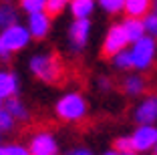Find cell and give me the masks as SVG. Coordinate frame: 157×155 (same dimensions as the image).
Returning <instances> with one entry per match:
<instances>
[{
    "label": "cell",
    "mask_w": 157,
    "mask_h": 155,
    "mask_svg": "<svg viewBox=\"0 0 157 155\" xmlns=\"http://www.w3.org/2000/svg\"><path fill=\"white\" fill-rule=\"evenodd\" d=\"M0 143H2V131H0Z\"/></svg>",
    "instance_id": "obj_35"
},
{
    "label": "cell",
    "mask_w": 157,
    "mask_h": 155,
    "mask_svg": "<svg viewBox=\"0 0 157 155\" xmlns=\"http://www.w3.org/2000/svg\"><path fill=\"white\" fill-rule=\"evenodd\" d=\"M52 16L48 12H36V14H28V20H26V26L30 30L34 41H42V38L48 37L51 32V24H52Z\"/></svg>",
    "instance_id": "obj_10"
},
{
    "label": "cell",
    "mask_w": 157,
    "mask_h": 155,
    "mask_svg": "<svg viewBox=\"0 0 157 155\" xmlns=\"http://www.w3.org/2000/svg\"><path fill=\"white\" fill-rule=\"evenodd\" d=\"M0 2H12V0H0Z\"/></svg>",
    "instance_id": "obj_32"
},
{
    "label": "cell",
    "mask_w": 157,
    "mask_h": 155,
    "mask_svg": "<svg viewBox=\"0 0 157 155\" xmlns=\"http://www.w3.org/2000/svg\"><path fill=\"white\" fill-rule=\"evenodd\" d=\"M91 18H73L67 30V42L73 52H83L91 38Z\"/></svg>",
    "instance_id": "obj_4"
},
{
    "label": "cell",
    "mask_w": 157,
    "mask_h": 155,
    "mask_svg": "<svg viewBox=\"0 0 157 155\" xmlns=\"http://www.w3.org/2000/svg\"><path fill=\"white\" fill-rule=\"evenodd\" d=\"M0 109H2V107H0Z\"/></svg>",
    "instance_id": "obj_37"
},
{
    "label": "cell",
    "mask_w": 157,
    "mask_h": 155,
    "mask_svg": "<svg viewBox=\"0 0 157 155\" xmlns=\"http://www.w3.org/2000/svg\"><path fill=\"white\" fill-rule=\"evenodd\" d=\"M10 56H12V50H10L8 46L2 42V38H0V60H8Z\"/></svg>",
    "instance_id": "obj_26"
},
{
    "label": "cell",
    "mask_w": 157,
    "mask_h": 155,
    "mask_svg": "<svg viewBox=\"0 0 157 155\" xmlns=\"http://www.w3.org/2000/svg\"><path fill=\"white\" fill-rule=\"evenodd\" d=\"M123 91L127 97H141L145 91H147V81L139 73L135 75H127L123 79Z\"/></svg>",
    "instance_id": "obj_12"
},
{
    "label": "cell",
    "mask_w": 157,
    "mask_h": 155,
    "mask_svg": "<svg viewBox=\"0 0 157 155\" xmlns=\"http://www.w3.org/2000/svg\"><path fill=\"white\" fill-rule=\"evenodd\" d=\"M121 24H123V28H125V32H127V38H129L131 45H133V42H137L139 38L145 37L143 18H133V16H127V18H125Z\"/></svg>",
    "instance_id": "obj_15"
},
{
    "label": "cell",
    "mask_w": 157,
    "mask_h": 155,
    "mask_svg": "<svg viewBox=\"0 0 157 155\" xmlns=\"http://www.w3.org/2000/svg\"><path fill=\"white\" fill-rule=\"evenodd\" d=\"M113 147H115L117 151H121V153H135V147H133V139H131V135H127V137H117L115 143H113Z\"/></svg>",
    "instance_id": "obj_24"
},
{
    "label": "cell",
    "mask_w": 157,
    "mask_h": 155,
    "mask_svg": "<svg viewBox=\"0 0 157 155\" xmlns=\"http://www.w3.org/2000/svg\"><path fill=\"white\" fill-rule=\"evenodd\" d=\"M2 107H4V109L8 111L16 121H28V117H30L26 103H24L20 97H10V99H6Z\"/></svg>",
    "instance_id": "obj_14"
},
{
    "label": "cell",
    "mask_w": 157,
    "mask_h": 155,
    "mask_svg": "<svg viewBox=\"0 0 157 155\" xmlns=\"http://www.w3.org/2000/svg\"><path fill=\"white\" fill-rule=\"evenodd\" d=\"M97 6H101L107 14H119L125 10V0H97Z\"/></svg>",
    "instance_id": "obj_20"
},
{
    "label": "cell",
    "mask_w": 157,
    "mask_h": 155,
    "mask_svg": "<svg viewBox=\"0 0 157 155\" xmlns=\"http://www.w3.org/2000/svg\"><path fill=\"white\" fill-rule=\"evenodd\" d=\"M121 155H135V153H121Z\"/></svg>",
    "instance_id": "obj_34"
},
{
    "label": "cell",
    "mask_w": 157,
    "mask_h": 155,
    "mask_svg": "<svg viewBox=\"0 0 157 155\" xmlns=\"http://www.w3.org/2000/svg\"><path fill=\"white\" fill-rule=\"evenodd\" d=\"M20 93V79L16 73L8 68H0V99L6 101L10 97H18Z\"/></svg>",
    "instance_id": "obj_11"
},
{
    "label": "cell",
    "mask_w": 157,
    "mask_h": 155,
    "mask_svg": "<svg viewBox=\"0 0 157 155\" xmlns=\"http://www.w3.org/2000/svg\"><path fill=\"white\" fill-rule=\"evenodd\" d=\"M18 8L12 2H0V30H6V28L18 24Z\"/></svg>",
    "instance_id": "obj_16"
},
{
    "label": "cell",
    "mask_w": 157,
    "mask_h": 155,
    "mask_svg": "<svg viewBox=\"0 0 157 155\" xmlns=\"http://www.w3.org/2000/svg\"><path fill=\"white\" fill-rule=\"evenodd\" d=\"M111 79H107V77H101L99 79V89H101V91H111Z\"/></svg>",
    "instance_id": "obj_27"
},
{
    "label": "cell",
    "mask_w": 157,
    "mask_h": 155,
    "mask_svg": "<svg viewBox=\"0 0 157 155\" xmlns=\"http://www.w3.org/2000/svg\"><path fill=\"white\" fill-rule=\"evenodd\" d=\"M71 2L73 0H48L46 2V12L51 16H59V14H63L71 6Z\"/></svg>",
    "instance_id": "obj_21"
},
{
    "label": "cell",
    "mask_w": 157,
    "mask_h": 155,
    "mask_svg": "<svg viewBox=\"0 0 157 155\" xmlns=\"http://www.w3.org/2000/svg\"><path fill=\"white\" fill-rule=\"evenodd\" d=\"M131 139H133L135 151H139V153L153 151V147L157 145V127L155 125H139L131 133Z\"/></svg>",
    "instance_id": "obj_9"
},
{
    "label": "cell",
    "mask_w": 157,
    "mask_h": 155,
    "mask_svg": "<svg viewBox=\"0 0 157 155\" xmlns=\"http://www.w3.org/2000/svg\"><path fill=\"white\" fill-rule=\"evenodd\" d=\"M127 45H131L129 38H127V32H125L123 24L117 22L111 24L109 30H107V37L103 41V55L105 56H115L117 52L127 48Z\"/></svg>",
    "instance_id": "obj_6"
},
{
    "label": "cell",
    "mask_w": 157,
    "mask_h": 155,
    "mask_svg": "<svg viewBox=\"0 0 157 155\" xmlns=\"http://www.w3.org/2000/svg\"><path fill=\"white\" fill-rule=\"evenodd\" d=\"M0 38H2V42H4L12 52H18V50L26 48V46L30 45L33 34H30L28 26H24V24L18 22V24H14V26H10V28L0 32Z\"/></svg>",
    "instance_id": "obj_5"
},
{
    "label": "cell",
    "mask_w": 157,
    "mask_h": 155,
    "mask_svg": "<svg viewBox=\"0 0 157 155\" xmlns=\"http://www.w3.org/2000/svg\"><path fill=\"white\" fill-rule=\"evenodd\" d=\"M131 56H133V68L137 73L149 71V68L153 67V63H155V56H157L155 38L145 34L143 38H139L137 42H133V46H131Z\"/></svg>",
    "instance_id": "obj_3"
},
{
    "label": "cell",
    "mask_w": 157,
    "mask_h": 155,
    "mask_svg": "<svg viewBox=\"0 0 157 155\" xmlns=\"http://www.w3.org/2000/svg\"><path fill=\"white\" fill-rule=\"evenodd\" d=\"M46 2L48 0H20L18 8L24 14H36V12H44L46 10Z\"/></svg>",
    "instance_id": "obj_19"
},
{
    "label": "cell",
    "mask_w": 157,
    "mask_h": 155,
    "mask_svg": "<svg viewBox=\"0 0 157 155\" xmlns=\"http://www.w3.org/2000/svg\"><path fill=\"white\" fill-rule=\"evenodd\" d=\"M103 155H121V151H117L115 147H113V149H109V151H105V153Z\"/></svg>",
    "instance_id": "obj_29"
},
{
    "label": "cell",
    "mask_w": 157,
    "mask_h": 155,
    "mask_svg": "<svg viewBox=\"0 0 157 155\" xmlns=\"http://www.w3.org/2000/svg\"><path fill=\"white\" fill-rule=\"evenodd\" d=\"M153 155H157V145H155V147H153Z\"/></svg>",
    "instance_id": "obj_31"
},
{
    "label": "cell",
    "mask_w": 157,
    "mask_h": 155,
    "mask_svg": "<svg viewBox=\"0 0 157 155\" xmlns=\"http://www.w3.org/2000/svg\"><path fill=\"white\" fill-rule=\"evenodd\" d=\"M28 71L42 83H59L63 79V63L52 52H36L28 59Z\"/></svg>",
    "instance_id": "obj_1"
},
{
    "label": "cell",
    "mask_w": 157,
    "mask_h": 155,
    "mask_svg": "<svg viewBox=\"0 0 157 155\" xmlns=\"http://www.w3.org/2000/svg\"><path fill=\"white\" fill-rule=\"evenodd\" d=\"M0 155H8V153H6V147H4V145H0Z\"/></svg>",
    "instance_id": "obj_30"
},
{
    "label": "cell",
    "mask_w": 157,
    "mask_h": 155,
    "mask_svg": "<svg viewBox=\"0 0 157 155\" xmlns=\"http://www.w3.org/2000/svg\"><path fill=\"white\" fill-rule=\"evenodd\" d=\"M143 24H145V34L153 37L157 41V12L151 10L147 16H143Z\"/></svg>",
    "instance_id": "obj_22"
},
{
    "label": "cell",
    "mask_w": 157,
    "mask_h": 155,
    "mask_svg": "<svg viewBox=\"0 0 157 155\" xmlns=\"http://www.w3.org/2000/svg\"><path fill=\"white\" fill-rule=\"evenodd\" d=\"M55 113L60 121L67 123H78L89 113V103L78 91H69L55 103Z\"/></svg>",
    "instance_id": "obj_2"
},
{
    "label": "cell",
    "mask_w": 157,
    "mask_h": 155,
    "mask_svg": "<svg viewBox=\"0 0 157 155\" xmlns=\"http://www.w3.org/2000/svg\"><path fill=\"white\" fill-rule=\"evenodd\" d=\"M6 147V153L8 155H30V149L28 145H20V143H8Z\"/></svg>",
    "instance_id": "obj_25"
},
{
    "label": "cell",
    "mask_w": 157,
    "mask_h": 155,
    "mask_svg": "<svg viewBox=\"0 0 157 155\" xmlns=\"http://www.w3.org/2000/svg\"><path fill=\"white\" fill-rule=\"evenodd\" d=\"M30 155H59V141L48 131H36L28 139Z\"/></svg>",
    "instance_id": "obj_7"
},
{
    "label": "cell",
    "mask_w": 157,
    "mask_h": 155,
    "mask_svg": "<svg viewBox=\"0 0 157 155\" xmlns=\"http://www.w3.org/2000/svg\"><path fill=\"white\" fill-rule=\"evenodd\" d=\"M2 105H4V101H2V99H0V107H2Z\"/></svg>",
    "instance_id": "obj_33"
},
{
    "label": "cell",
    "mask_w": 157,
    "mask_h": 155,
    "mask_svg": "<svg viewBox=\"0 0 157 155\" xmlns=\"http://www.w3.org/2000/svg\"><path fill=\"white\" fill-rule=\"evenodd\" d=\"M113 67L117 71H131L133 68V56H131V48H125L121 52H117L115 56H111Z\"/></svg>",
    "instance_id": "obj_18"
},
{
    "label": "cell",
    "mask_w": 157,
    "mask_h": 155,
    "mask_svg": "<svg viewBox=\"0 0 157 155\" xmlns=\"http://www.w3.org/2000/svg\"><path fill=\"white\" fill-rule=\"evenodd\" d=\"M14 127H16V119H14L12 115L2 107V109H0V131L8 133V131H12Z\"/></svg>",
    "instance_id": "obj_23"
},
{
    "label": "cell",
    "mask_w": 157,
    "mask_h": 155,
    "mask_svg": "<svg viewBox=\"0 0 157 155\" xmlns=\"http://www.w3.org/2000/svg\"><path fill=\"white\" fill-rule=\"evenodd\" d=\"M133 121L137 125H155L157 123V95H149L137 103L133 109Z\"/></svg>",
    "instance_id": "obj_8"
},
{
    "label": "cell",
    "mask_w": 157,
    "mask_h": 155,
    "mask_svg": "<svg viewBox=\"0 0 157 155\" xmlns=\"http://www.w3.org/2000/svg\"><path fill=\"white\" fill-rule=\"evenodd\" d=\"M69 155H93V151L87 149V147H75V149L69 151Z\"/></svg>",
    "instance_id": "obj_28"
},
{
    "label": "cell",
    "mask_w": 157,
    "mask_h": 155,
    "mask_svg": "<svg viewBox=\"0 0 157 155\" xmlns=\"http://www.w3.org/2000/svg\"><path fill=\"white\" fill-rule=\"evenodd\" d=\"M143 155H147V153H143Z\"/></svg>",
    "instance_id": "obj_36"
},
{
    "label": "cell",
    "mask_w": 157,
    "mask_h": 155,
    "mask_svg": "<svg viewBox=\"0 0 157 155\" xmlns=\"http://www.w3.org/2000/svg\"><path fill=\"white\" fill-rule=\"evenodd\" d=\"M151 8H153V0H125L123 12L127 16H133V18H143L151 12Z\"/></svg>",
    "instance_id": "obj_13"
},
{
    "label": "cell",
    "mask_w": 157,
    "mask_h": 155,
    "mask_svg": "<svg viewBox=\"0 0 157 155\" xmlns=\"http://www.w3.org/2000/svg\"><path fill=\"white\" fill-rule=\"evenodd\" d=\"M155 12H157V10H155Z\"/></svg>",
    "instance_id": "obj_38"
},
{
    "label": "cell",
    "mask_w": 157,
    "mask_h": 155,
    "mask_svg": "<svg viewBox=\"0 0 157 155\" xmlns=\"http://www.w3.org/2000/svg\"><path fill=\"white\" fill-rule=\"evenodd\" d=\"M97 0H73L69 6L73 18H91V14L95 12Z\"/></svg>",
    "instance_id": "obj_17"
}]
</instances>
